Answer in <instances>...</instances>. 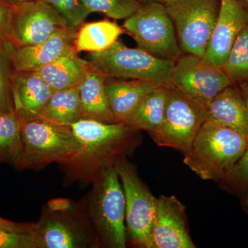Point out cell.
Returning <instances> with one entry per match:
<instances>
[{
	"label": "cell",
	"instance_id": "6da1fadb",
	"mask_svg": "<svg viewBox=\"0 0 248 248\" xmlns=\"http://www.w3.org/2000/svg\"><path fill=\"white\" fill-rule=\"evenodd\" d=\"M78 141L75 154L60 164L64 185L92 184L121 158L133 151L138 140L124 124L82 120L71 124Z\"/></svg>",
	"mask_w": 248,
	"mask_h": 248
},
{
	"label": "cell",
	"instance_id": "7a4b0ae2",
	"mask_svg": "<svg viewBox=\"0 0 248 248\" xmlns=\"http://www.w3.org/2000/svg\"><path fill=\"white\" fill-rule=\"evenodd\" d=\"M78 202L102 248L127 246L125 195L115 166L108 169Z\"/></svg>",
	"mask_w": 248,
	"mask_h": 248
},
{
	"label": "cell",
	"instance_id": "3957f363",
	"mask_svg": "<svg viewBox=\"0 0 248 248\" xmlns=\"http://www.w3.org/2000/svg\"><path fill=\"white\" fill-rule=\"evenodd\" d=\"M248 135L205 120L184 163L203 180L220 181L246 150Z\"/></svg>",
	"mask_w": 248,
	"mask_h": 248
},
{
	"label": "cell",
	"instance_id": "277c9868",
	"mask_svg": "<svg viewBox=\"0 0 248 248\" xmlns=\"http://www.w3.org/2000/svg\"><path fill=\"white\" fill-rule=\"evenodd\" d=\"M37 248H100L102 245L78 202L49 201L35 223Z\"/></svg>",
	"mask_w": 248,
	"mask_h": 248
},
{
	"label": "cell",
	"instance_id": "5b68a950",
	"mask_svg": "<svg viewBox=\"0 0 248 248\" xmlns=\"http://www.w3.org/2000/svg\"><path fill=\"white\" fill-rule=\"evenodd\" d=\"M21 123L22 151L17 169L39 170L68 161L78 148L71 125L39 117Z\"/></svg>",
	"mask_w": 248,
	"mask_h": 248
},
{
	"label": "cell",
	"instance_id": "8992f818",
	"mask_svg": "<svg viewBox=\"0 0 248 248\" xmlns=\"http://www.w3.org/2000/svg\"><path fill=\"white\" fill-rule=\"evenodd\" d=\"M88 61L107 78H128L156 86H173L175 62L155 58L139 48H128L120 40L107 50L90 53Z\"/></svg>",
	"mask_w": 248,
	"mask_h": 248
},
{
	"label": "cell",
	"instance_id": "52a82bcc",
	"mask_svg": "<svg viewBox=\"0 0 248 248\" xmlns=\"http://www.w3.org/2000/svg\"><path fill=\"white\" fill-rule=\"evenodd\" d=\"M138 48L161 60L176 62L182 55L172 20L165 5L144 1L123 24Z\"/></svg>",
	"mask_w": 248,
	"mask_h": 248
},
{
	"label": "cell",
	"instance_id": "ba28073f",
	"mask_svg": "<svg viewBox=\"0 0 248 248\" xmlns=\"http://www.w3.org/2000/svg\"><path fill=\"white\" fill-rule=\"evenodd\" d=\"M125 195L127 239L135 247L153 248L151 232L157 197L143 183L135 165L121 158L115 164Z\"/></svg>",
	"mask_w": 248,
	"mask_h": 248
},
{
	"label": "cell",
	"instance_id": "9c48e42d",
	"mask_svg": "<svg viewBox=\"0 0 248 248\" xmlns=\"http://www.w3.org/2000/svg\"><path fill=\"white\" fill-rule=\"evenodd\" d=\"M218 0H174L164 4L182 53L203 58L216 23Z\"/></svg>",
	"mask_w": 248,
	"mask_h": 248
},
{
	"label": "cell",
	"instance_id": "30bf717a",
	"mask_svg": "<svg viewBox=\"0 0 248 248\" xmlns=\"http://www.w3.org/2000/svg\"><path fill=\"white\" fill-rule=\"evenodd\" d=\"M206 119V107L172 86L168 88L162 124L149 135L158 146L169 147L185 155Z\"/></svg>",
	"mask_w": 248,
	"mask_h": 248
},
{
	"label": "cell",
	"instance_id": "8fae6325",
	"mask_svg": "<svg viewBox=\"0 0 248 248\" xmlns=\"http://www.w3.org/2000/svg\"><path fill=\"white\" fill-rule=\"evenodd\" d=\"M69 26L43 0H22L11 9L7 42L17 48L37 45Z\"/></svg>",
	"mask_w": 248,
	"mask_h": 248
},
{
	"label": "cell",
	"instance_id": "7c38bea8",
	"mask_svg": "<svg viewBox=\"0 0 248 248\" xmlns=\"http://www.w3.org/2000/svg\"><path fill=\"white\" fill-rule=\"evenodd\" d=\"M232 84L223 68L209 65L200 57L182 55L174 63L173 86L205 107Z\"/></svg>",
	"mask_w": 248,
	"mask_h": 248
},
{
	"label": "cell",
	"instance_id": "4fadbf2b",
	"mask_svg": "<svg viewBox=\"0 0 248 248\" xmlns=\"http://www.w3.org/2000/svg\"><path fill=\"white\" fill-rule=\"evenodd\" d=\"M153 248H195L187 224L186 206L177 197H157L151 232Z\"/></svg>",
	"mask_w": 248,
	"mask_h": 248
},
{
	"label": "cell",
	"instance_id": "5bb4252c",
	"mask_svg": "<svg viewBox=\"0 0 248 248\" xmlns=\"http://www.w3.org/2000/svg\"><path fill=\"white\" fill-rule=\"evenodd\" d=\"M79 28L69 26L45 42L29 46L17 48L5 41L4 47L16 71H37L76 49L75 40Z\"/></svg>",
	"mask_w": 248,
	"mask_h": 248
},
{
	"label": "cell",
	"instance_id": "9a60e30c",
	"mask_svg": "<svg viewBox=\"0 0 248 248\" xmlns=\"http://www.w3.org/2000/svg\"><path fill=\"white\" fill-rule=\"evenodd\" d=\"M248 26V14L236 0H220L219 10L203 60L222 68L240 32Z\"/></svg>",
	"mask_w": 248,
	"mask_h": 248
},
{
	"label": "cell",
	"instance_id": "2e32d148",
	"mask_svg": "<svg viewBox=\"0 0 248 248\" xmlns=\"http://www.w3.org/2000/svg\"><path fill=\"white\" fill-rule=\"evenodd\" d=\"M53 93L36 72L16 71L12 84L13 100L20 122L39 117Z\"/></svg>",
	"mask_w": 248,
	"mask_h": 248
},
{
	"label": "cell",
	"instance_id": "e0dca14e",
	"mask_svg": "<svg viewBox=\"0 0 248 248\" xmlns=\"http://www.w3.org/2000/svg\"><path fill=\"white\" fill-rule=\"evenodd\" d=\"M248 135V115L242 93L232 84L218 93L207 107V119Z\"/></svg>",
	"mask_w": 248,
	"mask_h": 248
},
{
	"label": "cell",
	"instance_id": "ac0fdd59",
	"mask_svg": "<svg viewBox=\"0 0 248 248\" xmlns=\"http://www.w3.org/2000/svg\"><path fill=\"white\" fill-rule=\"evenodd\" d=\"M93 70L75 49L35 72L55 92L79 86Z\"/></svg>",
	"mask_w": 248,
	"mask_h": 248
},
{
	"label": "cell",
	"instance_id": "d6986e66",
	"mask_svg": "<svg viewBox=\"0 0 248 248\" xmlns=\"http://www.w3.org/2000/svg\"><path fill=\"white\" fill-rule=\"evenodd\" d=\"M107 79L106 94L109 108L117 123L125 124L147 94L158 87L141 80L108 81Z\"/></svg>",
	"mask_w": 248,
	"mask_h": 248
},
{
	"label": "cell",
	"instance_id": "ffe728a7",
	"mask_svg": "<svg viewBox=\"0 0 248 248\" xmlns=\"http://www.w3.org/2000/svg\"><path fill=\"white\" fill-rule=\"evenodd\" d=\"M107 78L93 70L82 81L79 88L83 119L104 123H117L109 108L105 92Z\"/></svg>",
	"mask_w": 248,
	"mask_h": 248
},
{
	"label": "cell",
	"instance_id": "44dd1931",
	"mask_svg": "<svg viewBox=\"0 0 248 248\" xmlns=\"http://www.w3.org/2000/svg\"><path fill=\"white\" fill-rule=\"evenodd\" d=\"M124 32L123 27L107 19L82 24L77 33L75 48L78 53L104 51L116 43Z\"/></svg>",
	"mask_w": 248,
	"mask_h": 248
},
{
	"label": "cell",
	"instance_id": "7402d4cb",
	"mask_svg": "<svg viewBox=\"0 0 248 248\" xmlns=\"http://www.w3.org/2000/svg\"><path fill=\"white\" fill-rule=\"evenodd\" d=\"M167 95L168 88L158 86L147 94L124 124L135 132L156 131L164 120Z\"/></svg>",
	"mask_w": 248,
	"mask_h": 248
},
{
	"label": "cell",
	"instance_id": "603a6c76",
	"mask_svg": "<svg viewBox=\"0 0 248 248\" xmlns=\"http://www.w3.org/2000/svg\"><path fill=\"white\" fill-rule=\"evenodd\" d=\"M79 86L72 89L55 91L40 117L60 124L71 125L82 120Z\"/></svg>",
	"mask_w": 248,
	"mask_h": 248
},
{
	"label": "cell",
	"instance_id": "cb8c5ba5",
	"mask_svg": "<svg viewBox=\"0 0 248 248\" xmlns=\"http://www.w3.org/2000/svg\"><path fill=\"white\" fill-rule=\"evenodd\" d=\"M21 151V123L17 113H0V163L17 169Z\"/></svg>",
	"mask_w": 248,
	"mask_h": 248
},
{
	"label": "cell",
	"instance_id": "d4e9b609",
	"mask_svg": "<svg viewBox=\"0 0 248 248\" xmlns=\"http://www.w3.org/2000/svg\"><path fill=\"white\" fill-rule=\"evenodd\" d=\"M222 68L233 84H248V26L236 37Z\"/></svg>",
	"mask_w": 248,
	"mask_h": 248
},
{
	"label": "cell",
	"instance_id": "484cf974",
	"mask_svg": "<svg viewBox=\"0 0 248 248\" xmlns=\"http://www.w3.org/2000/svg\"><path fill=\"white\" fill-rule=\"evenodd\" d=\"M90 14L101 13L115 19L130 17L141 6L139 0H81Z\"/></svg>",
	"mask_w": 248,
	"mask_h": 248
},
{
	"label": "cell",
	"instance_id": "4316f807",
	"mask_svg": "<svg viewBox=\"0 0 248 248\" xmlns=\"http://www.w3.org/2000/svg\"><path fill=\"white\" fill-rule=\"evenodd\" d=\"M15 72L14 65L5 48L4 42L0 41V113L15 111L12 94Z\"/></svg>",
	"mask_w": 248,
	"mask_h": 248
},
{
	"label": "cell",
	"instance_id": "83f0119b",
	"mask_svg": "<svg viewBox=\"0 0 248 248\" xmlns=\"http://www.w3.org/2000/svg\"><path fill=\"white\" fill-rule=\"evenodd\" d=\"M220 182L224 188L242 197L248 192V143L239 159L226 172Z\"/></svg>",
	"mask_w": 248,
	"mask_h": 248
},
{
	"label": "cell",
	"instance_id": "f1b7e54d",
	"mask_svg": "<svg viewBox=\"0 0 248 248\" xmlns=\"http://www.w3.org/2000/svg\"><path fill=\"white\" fill-rule=\"evenodd\" d=\"M0 248H37L35 222L24 229L0 228Z\"/></svg>",
	"mask_w": 248,
	"mask_h": 248
},
{
	"label": "cell",
	"instance_id": "f546056e",
	"mask_svg": "<svg viewBox=\"0 0 248 248\" xmlns=\"http://www.w3.org/2000/svg\"><path fill=\"white\" fill-rule=\"evenodd\" d=\"M66 18L72 27H80L90 14L81 0H63Z\"/></svg>",
	"mask_w": 248,
	"mask_h": 248
},
{
	"label": "cell",
	"instance_id": "4dcf8cb0",
	"mask_svg": "<svg viewBox=\"0 0 248 248\" xmlns=\"http://www.w3.org/2000/svg\"><path fill=\"white\" fill-rule=\"evenodd\" d=\"M12 6L0 0V41H7L8 29Z\"/></svg>",
	"mask_w": 248,
	"mask_h": 248
},
{
	"label": "cell",
	"instance_id": "1f68e13d",
	"mask_svg": "<svg viewBox=\"0 0 248 248\" xmlns=\"http://www.w3.org/2000/svg\"><path fill=\"white\" fill-rule=\"evenodd\" d=\"M30 225L31 223H16L0 217V228L11 230L24 229Z\"/></svg>",
	"mask_w": 248,
	"mask_h": 248
},
{
	"label": "cell",
	"instance_id": "d6a6232c",
	"mask_svg": "<svg viewBox=\"0 0 248 248\" xmlns=\"http://www.w3.org/2000/svg\"><path fill=\"white\" fill-rule=\"evenodd\" d=\"M43 1L50 5L54 9L56 10L59 14L66 18V9H65L63 0H43Z\"/></svg>",
	"mask_w": 248,
	"mask_h": 248
},
{
	"label": "cell",
	"instance_id": "836d02e7",
	"mask_svg": "<svg viewBox=\"0 0 248 248\" xmlns=\"http://www.w3.org/2000/svg\"><path fill=\"white\" fill-rule=\"evenodd\" d=\"M241 90L242 93L243 97H244L245 103H246V109H247L248 115V84H242L237 85Z\"/></svg>",
	"mask_w": 248,
	"mask_h": 248
},
{
	"label": "cell",
	"instance_id": "e575fe53",
	"mask_svg": "<svg viewBox=\"0 0 248 248\" xmlns=\"http://www.w3.org/2000/svg\"><path fill=\"white\" fill-rule=\"evenodd\" d=\"M241 205L245 213L248 215V192L241 197Z\"/></svg>",
	"mask_w": 248,
	"mask_h": 248
},
{
	"label": "cell",
	"instance_id": "d590c367",
	"mask_svg": "<svg viewBox=\"0 0 248 248\" xmlns=\"http://www.w3.org/2000/svg\"><path fill=\"white\" fill-rule=\"evenodd\" d=\"M236 1L242 6L243 9L248 14V0H236Z\"/></svg>",
	"mask_w": 248,
	"mask_h": 248
},
{
	"label": "cell",
	"instance_id": "8d00e7d4",
	"mask_svg": "<svg viewBox=\"0 0 248 248\" xmlns=\"http://www.w3.org/2000/svg\"><path fill=\"white\" fill-rule=\"evenodd\" d=\"M141 2H144V1H156V2L162 3V4H166V3L169 2V1H174V0H139Z\"/></svg>",
	"mask_w": 248,
	"mask_h": 248
},
{
	"label": "cell",
	"instance_id": "74e56055",
	"mask_svg": "<svg viewBox=\"0 0 248 248\" xmlns=\"http://www.w3.org/2000/svg\"><path fill=\"white\" fill-rule=\"evenodd\" d=\"M4 1L5 2L7 3V4L11 5V6H14L17 5L18 3L20 2L22 0H4Z\"/></svg>",
	"mask_w": 248,
	"mask_h": 248
},
{
	"label": "cell",
	"instance_id": "f35d334b",
	"mask_svg": "<svg viewBox=\"0 0 248 248\" xmlns=\"http://www.w3.org/2000/svg\"></svg>",
	"mask_w": 248,
	"mask_h": 248
}]
</instances>
